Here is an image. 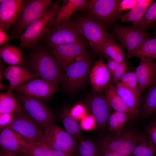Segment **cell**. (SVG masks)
<instances>
[{
	"label": "cell",
	"instance_id": "obj_40",
	"mask_svg": "<svg viewBox=\"0 0 156 156\" xmlns=\"http://www.w3.org/2000/svg\"><path fill=\"white\" fill-rule=\"evenodd\" d=\"M146 132L148 140L156 146V120H154L148 125Z\"/></svg>",
	"mask_w": 156,
	"mask_h": 156
},
{
	"label": "cell",
	"instance_id": "obj_4",
	"mask_svg": "<svg viewBox=\"0 0 156 156\" xmlns=\"http://www.w3.org/2000/svg\"><path fill=\"white\" fill-rule=\"evenodd\" d=\"M41 143L45 147L74 155L77 143L72 136L59 127L52 123L44 131Z\"/></svg>",
	"mask_w": 156,
	"mask_h": 156
},
{
	"label": "cell",
	"instance_id": "obj_26",
	"mask_svg": "<svg viewBox=\"0 0 156 156\" xmlns=\"http://www.w3.org/2000/svg\"><path fill=\"white\" fill-rule=\"evenodd\" d=\"M127 57L128 60L133 57L156 59V35L153 38H148Z\"/></svg>",
	"mask_w": 156,
	"mask_h": 156
},
{
	"label": "cell",
	"instance_id": "obj_29",
	"mask_svg": "<svg viewBox=\"0 0 156 156\" xmlns=\"http://www.w3.org/2000/svg\"><path fill=\"white\" fill-rule=\"evenodd\" d=\"M122 46L115 42L111 36L103 45L102 54L117 62H123L125 60V54Z\"/></svg>",
	"mask_w": 156,
	"mask_h": 156
},
{
	"label": "cell",
	"instance_id": "obj_1",
	"mask_svg": "<svg viewBox=\"0 0 156 156\" xmlns=\"http://www.w3.org/2000/svg\"><path fill=\"white\" fill-rule=\"evenodd\" d=\"M28 63L37 77L52 82L63 81L64 73L55 59L46 49L40 48L31 53Z\"/></svg>",
	"mask_w": 156,
	"mask_h": 156
},
{
	"label": "cell",
	"instance_id": "obj_46",
	"mask_svg": "<svg viewBox=\"0 0 156 156\" xmlns=\"http://www.w3.org/2000/svg\"><path fill=\"white\" fill-rule=\"evenodd\" d=\"M10 156H27V155H26L25 154L23 153H22L20 154V155H11Z\"/></svg>",
	"mask_w": 156,
	"mask_h": 156
},
{
	"label": "cell",
	"instance_id": "obj_27",
	"mask_svg": "<svg viewBox=\"0 0 156 156\" xmlns=\"http://www.w3.org/2000/svg\"><path fill=\"white\" fill-rule=\"evenodd\" d=\"M14 94L8 92L0 94V114H15L25 110Z\"/></svg>",
	"mask_w": 156,
	"mask_h": 156
},
{
	"label": "cell",
	"instance_id": "obj_5",
	"mask_svg": "<svg viewBox=\"0 0 156 156\" xmlns=\"http://www.w3.org/2000/svg\"><path fill=\"white\" fill-rule=\"evenodd\" d=\"M75 22L94 52L102 54L103 45L111 36L105 27L88 15L79 17Z\"/></svg>",
	"mask_w": 156,
	"mask_h": 156
},
{
	"label": "cell",
	"instance_id": "obj_22",
	"mask_svg": "<svg viewBox=\"0 0 156 156\" xmlns=\"http://www.w3.org/2000/svg\"><path fill=\"white\" fill-rule=\"evenodd\" d=\"M105 94L110 107L114 111L127 113L131 117H134L136 116L120 96L113 85L110 83L109 84L105 89Z\"/></svg>",
	"mask_w": 156,
	"mask_h": 156
},
{
	"label": "cell",
	"instance_id": "obj_17",
	"mask_svg": "<svg viewBox=\"0 0 156 156\" xmlns=\"http://www.w3.org/2000/svg\"><path fill=\"white\" fill-rule=\"evenodd\" d=\"M111 73L107 65L102 59L96 62L90 72V80L94 90L100 93L109 84Z\"/></svg>",
	"mask_w": 156,
	"mask_h": 156
},
{
	"label": "cell",
	"instance_id": "obj_43",
	"mask_svg": "<svg viewBox=\"0 0 156 156\" xmlns=\"http://www.w3.org/2000/svg\"><path fill=\"white\" fill-rule=\"evenodd\" d=\"M20 37L13 36H9L7 34L5 30L0 28V46L1 47L6 44L9 40L13 39L18 38Z\"/></svg>",
	"mask_w": 156,
	"mask_h": 156
},
{
	"label": "cell",
	"instance_id": "obj_12",
	"mask_svg": "<svg viewBox=\"0 0 156 156\" xmlns=\"http://www.w3.org/2000/svg\"><path fill=\"white\" fill-rule=\"evenodd\" d=\"M15 95L22 103L25 110L44 131L48 126L54 123L55 120L54 115L40 100L25 96L17 92Z\"/></svg>",
	"mask_w": 156,
	"mask_h": 156
},
{
	"label": "cell",
	"instance_id": "obj_20",
	"mask_svg": "<svg viewBox=\"0 0 156 156\" xmlns=\"http://www.w3.org/2000/svg\"><path fill=\"white\" fill-rule=\"evenodd\" d=\"M90 107L96 120V126L104 128L107 124L111 107L105 96L101 95L94 96L90 101Z\"/></svg>",
	"mask_w": 156,
	"mask_h": 156
},
{
	"label": "cell",
	"instance_id": "obj_33",
	"mask_svg": "<svg viewBox=\"0 0 156 156\" xmlns=\"http://www.w3.org/2000/svg\"><path fill=\"white\" fill-rule=\"evenodd\" d=\"M77 144L75 152L76 156H99L97 145L89 139L81 140Z\"/></svg>",
	"mask_w": 156,
	"mask_h": 156
},
{
	"label": "cell",
	"instance_id": "obj_34",
	"mask_svg": "<svg viewBox=\"0 0 156 156\" xmlns=\"http://www.w3.org/2000/svg\"><path fill=\"white\" fill-rule=\"evenodd\" d=\"M3 73L5 78L9 81L20 78L33 73L21 66L11 65L6 68Z\"/></svg>",
	"mask_w": 156,
	"mask_h": 156
},
{
	"label": "cell",
	"instance_id": "obj_24",
	"mask_svg": "<svg viewBox=\"0 0 156 156\" xmlns=\"http://www.w3.org/2000/svg\"><path fill=\"white\" fill-rule=\"evenodd\" d=\"M153 0H139L138 3L127 13L122 15L120 18L122 22L131 23L138 26L145 12Z\"/></svg>",
	"mask_w": 156,
	"mask_h": 156
},
{
	"label": "cell",
	"instance_id": "obj_41",
	"mask_svg": "<svg viewBox=\"0 0 156 156\" xmlns=\"http://www.w3.org/2000/svg\"><path fill=\"white\" fill-rule=\"evenodd\" d=\"M14 114L12 113L0 114V129L9 127L12 122Z\"/></svg>",
	"mask_w": 156,
	"mask_h": 156
},
{
	"label": "cell",
	"instance_id": "obj_30",
	"mask_svg": "<svg viewBox=\"0 0 156 156\" xmlns=\"http://www.w3.org/2000/svg\"><path fill=\"white\" fill-rule=\"evenodd\" d=\"M130 117L127 113L114 111L110 114L108 120L109 130L113 133L121 132Z\"/></svg>",
	"mask_w": 156,
	"mask_h": 156
},
{
	"label": "cell",
	"instance_id": "obj_47",
	"mask_svg": "<svg viewBox=\"0 0 156 156\" xmlns=\"http://www.w3.org/2000/svg\"><path fill=\"white\" fill-rule=\"evenodd\" d=\"M155 120H156V115L155 116Z\"/></svg>",
	"mask_w": 156,
	"mask_h": 156
},
{
	"label": "cell",
	"instance_id": "obj_10",
	"mask_svg": "<svg viewBox=\"0 0 156 156\" xmlns=\"http://www.w3.org/2000/svg\"><path fill=\"white\" fill-rule=\"evenodd\" d=\"M120 0H90L86 10L88 15L105 27L113 23L121 15L118 11Z\"/></svg>",
	"mask_w": 156,
	"mask_h": 156
},
{
	"label": "cell",
	"instance_id": "obj_21",
	"mask_svg": "<svg viewBox=\"0 0 156 156\" xmlns=\"http://www.w3.org/2000/svg\"><path fill=\"white\" fill-rule=\"evenodd\" d=\"M21 144L22 153L27 156H69L62 152L47 148L41 142H28L22 138Z\"/></svg>",
	"mask_w": 156,
	"mask_h": 156
},
{
	"label": "cell",
	"instance_id": "obj_36",
	"mask_svg": "<svg viewBox=\"0 0 156 156\" xmlns=\"http://www.w3.org/2000/svg\"><path fill=\"white\" fill-rule=\"evenodd\" d=\"M119 81L122 84L129 89L139 91L137 79L135 72H126Z\"/></svg>",
	"mask_w": 156,
	"mask_h": 156
},
{
	"label": "cell",
	"instance_id": "obj_19",
	"mask_svg": "<svg viewBox=\"0 0 156 156\" xmlns=\"http://www.w3.org/2000/svg\"><path fill=\"white\" fill-rule=\"evenodd\" d=\"M0 145L3 153L8 156L22 153L21 142L22 137L12 129H0Z\"/></svg>",
	"mask_w": 156,
	"mask_h": 156
},
{
	"label": "cell",
	"instance_id": "obj_45",
	"mask_svg": "<svg viewBox=\"0 0 156 156\" xmlns=\"http://www.w3.org/2000/svg\"><path fill=\"white\" fill-rule=\"evenodd\" d=\"M100 156H126L121 154L114 152L99 151Z\"/></svg>",
	"mask_w": 156,
	"mask_h": 156
},
{
	"label": "cell",
	"instance_id": "obj_18",
	"mask_svg": "<svg viewBox=\"0 0 156 156\" xmlns=\"http://www.w3.org/2000/svg\"><path fill=\"white\" fill-rule=\"evenodd\" d=\"M88 1L64 0L56 16L52 22L51 27L66 24L71 21L70 18L75 12L86 10Z\"/></svg>",
	"mask_w": 156,
	"mask_h": 156
},
{
	"label": "cell",
	"instance_id": "obj_38",
	"mask_svg": "<svg viewBox=\"0 0 156 156\" xmlns=\"http://www.w3.org/2000/svg\"><path fill=\"white\" fill-rule=\"evenodd\" d=\"M127 63L125 61L121 63L117 62L114 73L112 74L113 81L117 82L120 81L124 75L126 73Z\"/></svg>",
	"mask_w": 156,
	"mask_h": 156
},
{
	"label": "cell",
	"instance_id": "obj_39",
	"mask_svg": "<svg viewBox=\"0 0 156 156\" xmlns=\"http://www.w3.org/2000/svg\"><path fill=\"white\" fill-rule=\"evenodd\" d=\"M86 110L85 107L82 105L78 104L73 107L69 113L76 120H81L86 114Z\"/></svg>",
	"mask_w": 156,
	"mask_h": 156
},
{
	"label": "cell",
	"instance_id": "obj_28",
	"mask_svg": "<svg viewBox=\"0 0 156 156\" xmlns=\"http://www.w3.org/2000/svg\"><path fill=\"white\" fill-rule=\"evenodd\" d=\"M147 89L142 107V114L145 117L156 112V79Z\"/></svg>",
	"mask_w": 156,
	"mask_h": 156
},
{
	"label": "cell",
	"instance_id": "obj_42",
	"mask_svg": "<svg viewBox=\"0 0 156 156\" xmlns=\"http://www.w3.org/2000/svg\"><path fill=\"white\" fill-rule=\"evenodd\" d=\"M138 0H121L118 6V11L120 12L125 10H130L138 3Z\"/></svg>",
	"mask_w": 156,
	"mask_h": 156
},
{
	"label": "cell",
	"instance_id": "obj_11",
	"mask_svg": "<svg viewBox=\"0 0 156 156\" xmlns=\"http://www.w3.org/2000/svg\"><path fill=\"white\" fill-rule=\"evenodd\" d=\"M112 34L120 42L122 46L125 47L127 51V56L150 37L145 30L133 24L127 26L115 25Z\"/></svg>",
	"mask_w": 156,
	"mask_h": 156
},
{
	"label": "cell",
	"instance_id": "obj_44",
	"mask_svg": "<svg viewBox=\"0 0 156 156\" xmlns=\"http://www.w3.org/2000/svg\"><path fill=\"white\" fill-rule=\"evenodd\" d=\"M117 63V62L110 58L108 60L107 65L111 74L114 72Z\"/></svg>",
	"mask_w": 156,
	"mask_h": 156
},
{
	"label": "cell",
	"instance_id": "obj_2",
	"mask_svg": "<svg viewBox=\"0 0 156 156\" xmlns=\"http://www.w3.org/2000/svg\"><path fill=\"white\" fill-rule=\"evenodd\" d=\"M60 8L58 1L53 2L43 15L26 28L20 37L19 47L21 50L31 48L44 37L49 30Z\"/></svg>",
	"mask_w": 156,
	"mask_h": 156
},
{
	"label": "cell",
	"instance_id": "obj_9",
	"mask_svg": "<svg viewBox=\"0 0 156 156\" xmlns=\"http://www.w3.org/2000/svg\"><path fill=\"white\" fill-rule=\"evenodd\" d=\"M83 35L75 22L51 27L43 37L51 48L60 45L85 42Z\"/></svg>",
	"mask_w": 156,
	"mask_h": 156
},
{
	"label": "cell",
	"instance_id": "obj_3",
	"mask_svg": "<svg viewBox=\"0 0 156 156\" xmlns=\"http://www.w3.org/2000/svg\"><path fill=\"white\" fill-rule=\"evenodd\" d=\"M141 136L136 131L131 130L108 134L99 141L97 145L99 151L113 152L130 156Z\"/></svg>",
	"mask_w": 156,
	"mask_h": 156
},
{
	"label": "cell",
	"instance_id": "obj_35",
	"mask_svg": "<svg viewBox=\"0 0 156 156\" xmlns=\"http://www.w3.org/2000/svg\"><path fill=\"white\" fill-rule=\"evenodd\" d=\"M156 21V0L152 2L146 9L138 26L144 30L152 26Z\"/></svg>",
	"mask_w": 156,
	"mask_h": 156
},
{
	"label": "cell",
	"instance_id": "obj_6",
	"mask_svg": "<svg viewBox=\"0 0 156 156\" xmlns=\"http://www.w3.org/2000/svg\"><path fill=\"white\" fill-rule=\"evenodd\" d=\"M92 60V55L86 53L80 60L65 68L62 81L64 89L73 93L80 88L90 73Z\"/></svg>",
	"mask_w": 156,
	"mask_h": 156
},
{
	"label": "cell",
	"instance_id": "obj_16",
	"mask_svg": "<svg viewBox=\"0 0 156 156\" xmlns=\"http://www.w3.org/2000/svg\"><path fill=\"white\" fill-rule=\"evenodd\" d=\"M140 60L134 72L137 79L138 89L141 94L156 79V63L151 59L143 58Z\"/></svg>",
	"mask_w": 156,
	"mask_h": 156
},
{
	"label": "cell",
	"instance_id": "obj_23",
	"mask_svg": "<svg viewBox=\"0 0 156 156\" xmlns=\"http://www.w3.org/2000/svg\"><path fill=\"white\" fill-rule=\"evenodd\" d=\"M115 87L118 94L125 102L136 116L138 115L141 94L139 91L125 87L120 81L116 82Z\"/></svg>",
	"mask_w": 156,
	"mask_h": 156
},
{
	"label": "cell",
	"instance_id": "obj_15",
	"mask_svg": "<svg viewBox=\"0 0 156 156\" xmlns=\"http://www.w3.org/2000/svg\"><path fill=\"white\" fill-rule=\"evenodd\" d=\"M22 0H0V28L8 31L16 23L25 5Z\"/></svg>",
	"mask_w": 156,
	"mask_h": 156
},
{
	"label": "cell",
	"instance_id": "obj_7",
	"mask_svg": "<svg viewBox=\"0 0 156 156\" xmlns=\"http://www.w3.org/2000/svg\"><path fill=\"white\" fill-rule=\"evenodd\" d=\"M53 3L51 0L25 1L24 7L14 25L12 36L20 37L26 28L43 15Z\"/></svg>",
	"mask_w": 156,
	"mask_h": 156
},
{
	"label": "cell",
	"instance_id": "obj_32",
	"mask_svg": "<svg viewBox=\"0 0 156 156\" xmlns=\"http://www.w3.org/2000/svg\"><path fill=\"white\" fill-rule=\"evenodd\" d=\"M60 118L65 131L75 139H80L81 128L77 120L66 111L61 113Z\"/></svg>",
	"mask_w": 156,
	"mask_h": 156
},
{
	"label": "cell",
	"instance_id": "obj_31",
	"mask_svg": "<svg viewBox=\"0 0 156 156\" xmlns=\"http://www.w3.org/2000/svg\"><path fill=\"white\" fill-rule=\"evenodd\" d=\"M156 146L147 137L141 135L136 146L130 156H155Z\"/></svg>",
	"mask_w": 156,
	"mask_h": 156
},
{
	"label": "cell",
	"instance_id": "obj_13",
	"mask_svg": "<svg viewBox=\"0 0 156 156\" xmlns=\"http://www.w3.org/2000/svg\"><path fill=\"white\" fill-rule=\"evenodd\" d=\"M60 83L36 78L22 84L14 89L23 95L39 100L48 99L58 90Z\"/></svg>",
	"mask_w": 156,
	"mask_h": 156
},
{
	"label": "cell",
	"instance_id": "obj_14",
	"mask_svg": "<svg viewBox=\"0 0 156 156\" xmlns=\"http://www.w3.org/2000/svg\"><path fill=\"white\" fill-rule=\"evenodd\" d=\"M50 52L64 70L74 60L86 53L85 42L65 44L51 48Z\"/></svg>",
	"mask_w": 156,
	"mask_h": 156
},
{
	"label": "cell",
	"instance_id": "obj_25",
	"mask_svg": "<svg viewBox=\"0 0 156 156\" xmlns=\"http://www.w3.org/2000/svg\"><path fill=\"white\" fill-rule=\"evenodd\" d=\"M0 56L6 63L11 65L23 66L25 60L19 48L5 44L0 48Z\"/></svg>",
	"mask_w": 156,
	"mask_h": 156
},
{
	"label": "cell",
	"instance_id": "obj_8",
	"mask_svg": "<svg viewBox=\"0 0 156 156\" xmlns=\"http://www.w3.org/2000/svg\"><path fill=\"white\" fill-rule=\"evenodd\" d=\"M18 133L26 141L41 142L44 130L25 110L14 114L9 127Z\"/></svg>",
	"mask_w": 156,
	"mask_h": 156
},
{
	"label": "cell",
	"instance_id": "obj_37",
	"mask_svg": "<svg viewBox=\"0 0 156 156\" xmlns=\"http://www.w3.org/2000/svg\"><path fill=\"white\" fill-rule=\"evenodd\" d=\"M80 120V126L83 130L90 131L96 126V120L92 114H86Z\"/></svg>",
	"mask_w": 156,
	"mask_h": 156
},
{
	"label": "cell",
	"instance_id": "obj_48",
	"mask_svg": "<svg viewBox=\"0 0 156 156\" xmlns=\"http://www.w3.org/2000/svg\"><path fill=\"white\" fill-rule=\"evenodd\" d=\"M155 156H156V155Z\"/></svg>",
	"mask_w": 156,
	"mask_h": 156
}]
</instances>
